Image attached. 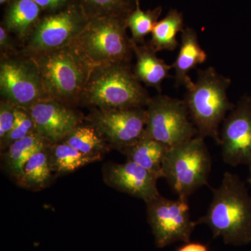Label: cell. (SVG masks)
Returning <instances> with one entry per match:
<instances>
[{
  "label": "cell",
  "mask_w": 251,
  "mask_h": 251,
  "mask_svg": "<svg viewBox=\"0 0 251 251\" xmlns=\"http://www.w3.org/2000/svg\"><path fill=\"white\" fill-rule=\"evenodd\" d=\"M212 192L209 209L196 221L198 225H207L214 237H222L226 244L251 242V196L245 182L227 171Z\"/></svg>",
  "instance_id": "cell-1"
},
{
  "label": "cell",
  "mask_w": 251,
  "mask_h": 251,
  "mask_svg": "<svg viewBox=\"0 0 251 251\" xmlns=\"http://www.w3.org/2000/svg\"><path fill=\"white\" fill-rule=\"evenodd\" d=\"M151 98L130 64L115 63L93 68L79 104L103 110L147 108Z\"/></svg>",
  "instance_id": "cell-2"
},
{
  "label": "cell",
  "mask_w": 251,
  "mask_h": 251,
  "mask_svg": "<svg viewBox=\"0 0 251 251\" xmlns=\"http://www.w3.org/2000/svg\"><path fill=\"white\" fill-rule=\"evenodd\" d=\"M230 85L229 77L210 67L198 69L196 82L185 94L184 100L198 136L212 138L219 145L220 126L235 105L227 96Z\"/></svg>",
  "instance_id": "cell-3"
},
{
  "label": "cell",
  "mask_w": 251,
  "mask_h": 251,
  "mask_svg": "<svg viewBox=\"0 0 251 251\" xmlns=\"http://www.w3.org/2000/svg\"><path fill=\"white\" fill-rule=\"evenodd\" d=\"M49 99L72 106L80 103L81 94L93 67L72 45L31 54Z\"/></svg>",
  "instance_id": "cell-4"
},
{
  "label": "cell",
  "mask_w": 251,
  "mask_h": 251,
  "mask_svg": "<svg viewBox=\"0 0 251 251\" xmlns=\"http://www.w3.org/2000/svg\"><path fill=\"white\" fill-rule=\"evenodd\" d=\"M127 16L91 18L71 45L92 67L115 63L130 64L133 40L127 34Z\"/></svg>",
  "instance_id": "cell-5"
},
{
  "label": "cell",
  "mask_w": 251,
  "mask_h": 251,
  "mask_svg": "<svg viewBox=\"0 0 251 251\" xmlns=\"http://www.w3.org/2000/svg\"><path fill=\"white\" fill-rule=\"evenodd\" d=\"M212 160L204 138L196 136L168 149L163 166L165 178L181 199L208 184Z\"/></svg>",
  "instance_id": "cell-6"
},
{
  "label": "cell",
  "mask_w": 251,
  "mask_h": 251,
  "mask_svg": "<svg viewBox=\"0 0 251 251\" xmlns=\"http://www.w3.org/2000/svg\"><path fill=\"white\" fill-rule=\"evenodd\" d=\"M0 93L3 100L28 110L49 99L37 64L31 56L24 53L1 54Z\"/></svg>",
  "instance_id": "cell-7"
},
{
  "label": "cell",
  "mask_w": 251,
  "mask_h": 251,
  "mask_svg": "<svg viewBox=\"0 0 251 251\" xmlns=\"http://www.w3.org/2000/svg\"><path fill=\"white\" fill-rule=\"evenodd\" d=\"M147 134L168 148L198 136L184 100L158 94L147 106Z\"/></svg>",
  "instance_id": "cell-8"
},
{
  "label": "cell",
  "mask_w": 251,
  "mask_h": 251,
  "mask_svg": "<svg viewBox=\"0 0 251 251\" xmlns=\"http://www.w3.org/2000/svg\"><path fill=\"white\" fill-rule=\"evenodd\" d=\"M89 20L81 5H69L56 14L46 16L31 31L23 53L31 55L71 45Z\"/></svg>",
  "instance_id": "cell-9"
},
{
  "label": "cell",
  "mask_w": 251,
  "mask_h": 251,
  "mask_svg": "<svg viewBox=\"0 0 251 251\" xmlns=\"http://www.w3.org/2000/svg\"><path fill=\"white\" fill-rule=\"evenodd\" d=\"M146 204L148 224L157 247L190 242L198 224L191 219L188 200L168 199L160 195Z\"/></svg>",
  "instance_id": "cell-10"
},
{
  "label": "cell",
  "mask_w": 251,
  "mask_h": 251,
  "mask_svg": "<svg viewBox=\"0 0 251 251\" xmlns=\"http://www.w3.org/2000/svg\"><path fill=\"white\" fill-rule=\"evenodd\" d=\"M148 111L146 108L103 110L92 108L85 117L101 135L111 149L122 152L145 134Z\"/></svg>",
  "instance_id": "cell-11"
},
{
  "label": "cell",
  "mask_w": 251,
  "mask_h": 251,
  "mask_svg": "<svg viewBox=\"0 0 251 251\" xmlns=\"http://www.w3.org/2000/svg\"><path fill=\"white\" fill-rule=\"evenodd\" d=\"M221 156L232 167L251 164V96L244 95L223 122Z\"/></svg>",
  "instance_id": "cell-12"
},
{
  "label": "cell",
  "mask_w": 251,
  "mask_h": 251,
  "mask_svg": "<svg viewBox=\"0 0 251 251\" xmlns=\"http://www.w3.org/2000/svg\"><path fill=\"white\" fill-rule=\"evenodd\" d=\"M29 110L34 122L36 133L50 145L62 142L85 120L82 113L54 99L38 102Z\"/></svg>",
  "instance_id": "cell-13"
},
{
  "label": "cell",
  "mask_w": 251,
  "mask_h": 251,
  "mask_svg": "<svg viewBox=\"0 0 251 251\" xmlns=\"http://www.w3.org/2000/svg\"><path fill=\"white\" fill-rule=\"evenodd\" d=\"M103 177L110 187L146 203L161 195L157 188L159 178L133 162L105 163L103 166Z\"/></svg>",
  "instance_id": "cell-14"
},
{
  "label": "cell",
  "mask_w": 251,
  "mask_h": 251,
  "mask_svg": "<svg viewBox=\"0 0 251 251\" xmlns=\"http://www.w3.org/2000/svg\"><path fill=\"white\" fill-rule=\"evenodd\" d=\"M207 54L201 47L197 32L191 27L181 31V44L177 57L172 64L175 69V87H184L186 90L194 84L188 74L199 64L206 62Z\"/></svg>",
  "instance_id": "cell-15"
},
{
  "label": "cell",
  "mask_w": 251,
  "mask_h": 251,
  "mask_svg": "<svg viewBox=\"0 0 251 251\" xmlns=\"http://www.w3.org/2000/svg\"><path fill=\"white\" fill-rule=\"evenodd\" d=\"M133 50L136 57L133 69L135 76L140 82L161 92L163 81L172 77L170 71L173 67L159 58L156 51L149 44L139 45L133 41Z\"/></svg>",
  "instance_id": "cell-16"
},
{
  "label": "cell",
  "mask_w": 251,
  "mask_h": 251,
  "mask_svg": "<svg viewBox=\"0 0 251 251\" xmlns=\"http://www.w3.org/2000/svg\"><path fill=\"white\" fill-rule=\"evenodd\" d=\"M50 144L36 132L18 140L1 152V168L11 179L17 182L23 167L34 153Z\"/></svg>",
  "instance_id": "cell-17"
},
{
  "label": "cell",
  "mask_w": 251,
  "mask_h": 251,
  "mask_svg": "<svg viewBox=\"0 0 251 251\" xmlns=\"http://www.w3.org/2000/svg\"><path fill=\"white\" fill-rule=\"evenodd\" d=\"M168 149L166 145L153 139L145 132L138 142L122 153L126 156L127 161L143 167L160 179L163 178L162 166Z\"/></svg>",
  "instance_id": "cell-18"
},
{
  "label": "cell",
  "mask_w": 251,
  "mask_h": 251,
  "mask_svg": "<svg viewBox=\"0 0 251 251\" xmlns=\"http://www.w3.org/2000/svg\"><path fill=\"white\" fill-rule=\"evenodd\" d=\"M50 146L34 153L23 167L21 176L16 184L32 191H39L49 187L54 179L50 161Z\"/></svg>",
  "instance_id": "cell-19"
},
{
  "label": "cell",
  "mask_w": 251,
  "mask_h": 251,
  "mask_svg": "<svg viewBox=\"0 0 251 251\" xmlns=\"http://www.w3.org/2000/svg\"><path fill=\"white\" fill-rule=\"evenodd\" d=\"M41 8L34 0H15L5 16V28L19 39L27 40L39 22Z\"/></svg>",
  "instance_id": "cell-20"
},
{
  "label": "cell",
  "mask_w": 251,
  "mask_h": 251,
  "mask_svg": "<svg viewBox=\"0 0 251 251\" xmlns=\"http://www.w3.org/2000/svg\"><path fill=\"white\" fill-rule=\"evenodd\" d=\"M62 142L99 161H101L104 155L111 150L97 130L87 123L77 126Z\"/></svg>",
  "instance_id": "cell-21"
},
{
  "label": "cell",
  "mask_w": 251,
  "mask_h": 251,
  "mask_svg": "<svg viewBox=\"0 0 251 251\" xmlns=\"http://www.w3.org/2000/svg\"><path fill=\"white\" fill-rule=\"evenodd\" d=\"M184 29L182 14L176 9H171L166 17L156 23L148 44L156 52L175 50L180 45L176 35Z\"/></svg>",
  "instance_id": "cell-22"
},
{
  "label": "cell",
  "mask_w": 251,
  "mask_h": 251,
  "mask_svg": "<svg viewBox=\"0 0 251 251\" xmlns=\"http://www.w3.org/2000/svg\"><path fill=\"white\" fill-rule=\"evenodd\" d=\"M50 152L51 165L54 175L72 173L82 167L99 161L97 158L81 153L64 142L51 145L50 146Z\"/></svg>",
  "instance_id": "cell-23"
},
{
  "label": "cell",
  "mask_w": 251,
  "mask_h": 251,
  "mask_svg": "<svg viewBox=\"0 0 251 251\" xmlns=\"http://www.w3.org/2000/svg\"><path fill=\"white\" fill-rule=\"evenodd\" d=\"M162 13L161 6L153 10L143 11L139 1L135 0V9L127 16V25L132 34V40L138 44H143L145 36L151 34Z\"/></svg>",
  "instance_id": "cell-24"
},
{
  "label": "cell",
  "mask_w": 251,
  "mask_h": 251,
  "mask_svg": "<svg viewBox=\"0 0 251 251\" xmlns=\"http://www.w3.org/2000/svg\"><path fill=\"white\" fill-rule=\"evenodd\" d=\"M84 10L89 18L121 15L130 13L129 4L126 0H81Z\"/></svg>",
  "instance_id": "cell-25"
},
{
  "label": "cell",
  "mask_w": 251,
  "mask_h": 251,
  "mask_svg": "<svg viewBox=\"0 0 251 251\" xmlns=\"http://www.w3.org/2000/svg\"><path fill=\"white\" fill-rule=\"evenodd\" d=\"M35 132V125L28 109L16 106V120L11 132L4 140L0 141L1 152L9 148L11 144L25 138Z\"/></svg>",
  "instance_id": "cell-26"
},
{
  "label": "cell",
  "mask_w": 251,
  "mask_h": 251,
  "mask_svg": "<svg viewBox=\"0 0 251 251\" xmlns=\"http://www.w3.org/2000/svg\"><path fill=\"white\" fill-rule=\"evenodd\" d=\"M16 106L7 100L0 101V141L4 139L14 127Z\"/></svg>",
  "instance_id": "cell-27"
},
{
  "label": "cell",
  "mask_w": 251,
  "mask_h": 251,
  "mask_svg": "<svg viewBox=\"0 0 251 251\" xmlns=\"http://www.w3.org/2000/svg\"><path fill=\"white\" fill-rule=\"evenodd\" d=\"M0 49L1 54H12L14 52V44L10 37L9 32L4 27H0Z\"/></svg>",
  "instance_id": "cell-28"
},
{
  "label": "cell",
  "mask_w": 251,
  "mask_h": 251,
  "mask_svg": "<svg viewBox=\"0 0 251 251\" xmlns=\"http://www.w3.org/2000/svg\"><path fill=\"white\" fill-rule=\"evenodd\" d=\"M41 9L56 10L61 9L67 2V0H34Z\"/></svg>",
  "instance_id": "cell-29"
},
{
  "label": "cell",
  "mask_w": 251,
  "mask_h": 251,
  "mask_svg": "<svg viewBox=\"0 0 251 251\" xmlns=\"http://www.w3.org/2000/svg\"><path fill=\"white\" fill-rule=\"evenodd\" d=\"M176 251H209L208 248L201 243L188 242Z\"/></svg>",
  "instance_id": "cell-30"
},
{
  "label": "cell",
  "mask_w": 251,
  "mask_h": 251,
  "mask_svg": "<svg viewBox=\"0 0 251 251\" xmlns=\"http://www.w3.org/2000/svg\"><path fill=\"white\" fill-rule=\"evenodd\" d=\"M247 181L251 186V164L249 166V175H248Z\"/></svg>",
  "instance_id": "cell-31"
},
{
  "label": "cell",
  "mask_w": 251,
  "mask_h": 251,
  "mask_svg": "<svg viewBox=\"0 0 251 251\" xmlns=\"http://www.w3.org/2000/svg\"><path fill=\"white\" fill-rule=\"evenodd\" d=\"M8 1H9V0H0V3L2 4H4L5 2H7Z\"/></svg>",
  "instance_id": "cell-32"
}]
</instances>
